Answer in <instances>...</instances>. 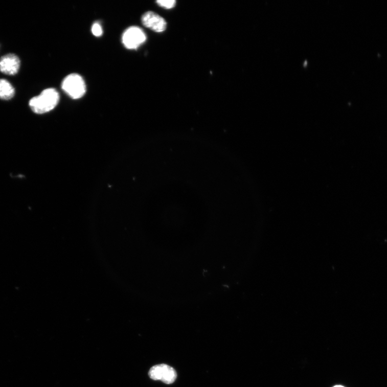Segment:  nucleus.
Listing matches in <instances>:
<instances>
[{
    "mask_svg": "<svg viewBox=\"0 0 387 387\" xmlns=\"http://www.w3.org/2000/svg\"><path fill=\"white\" fill-rule=\"evenodd\" d=\"M60 100L59 94L53 88L44 90L38 96L31 99L29 106L31 110L37 114H43L53 110Z\"/></svg>",
    "mask_w": 387,
    "mask_h": 387,
    "instance_id": "obj_1",
    "label": "nucleus"
},
{
    "mask_svg": "<svg viewBox=\"0 0 387 387\" xmlns=\"http://www.w3.org/2000/svg\"><path fill=\"white\" fill-rule=\"evenodd\" d=\"M62 90L72 99H79L86 92V83L78 74L72 73L66 77L61 83Z\"/></svg>",
    "mask_w": 387,
    "mask_h": 387,
    "instance_id": "obj_2",
    "label": "nucleus"
},
{
    "mask_svg": "<svg viewBox=\"0 0 387 387\" xmlns=\"http://www.w3.org/2000/svg\"><path fill=\"white\" fill-rule=\"evenodd\" d=\"M147 39L142 29L132 26L125 30L122 36L124 46L129 50H137Z\"/></svg>",
    "mask_w": 387,
    "mask_h": 387,
    "instance_id": "obj_3",
    "label": "nucleus"
},
{
    "mask_svg": "<svg viewBox=\"0 0 387 387\" xmlns=\"http://www.w3.org/2000/svg\"><path fill=\"white\" fill-rule=\"evenodd\" d=\"M150 378L153 380H161L166 384L174 383L177 378V373L171 366L166 364L153 366L149 371Z\"/></svg>",
    "mask_w": 387,
    "mask_h": 387,
    "instance_id": "obj_4",
    "label": "nucleus"
},
{
    "mask_svg": "<svg viewBox=\"0 0 387 387\" xmlns=\"http://www.w3.org/2000/svg\"><path fill=\"white\" fill-rule=\"evenodd\" d=\"M142 24L155 33H163L167 28L166 20L161 16L153 12L144 13L142 17Z\"/></svg>",
    "mask_w": 387,
    "mask_h": 387,
    "instance_id": "obj_5",
    "label": "nucleus"
},
{
    "mask_svg": "<svg viewBox=\"0 0 387 387\" xmlns=\"http://www.w3.org/2000/svg\"><path fill=\"white\" fill-rule=\"evenodd\" d=\"M20 62L14 54H8L0 59V71L8 75H15L18 73Z\"/></svg>",
    "mask_w": 387,
    "mask_h": 387,
    "instance_id": "obj_6",
    "label": "nucleus"
},
{
    "mask_svg": "<svg viewBox=\"0 0 387 387\" xmlns=\"http://www.w3.org/2000/svg\"><path fill=\"white\" fill-rule=\"evenodd\" d=\"M15 89L11 83L5 79H0V99L10 100L13 98Z\"/></svg>",
    "mask_w": 387,
    "mask_h": 387,
    "instance_id": "obj_7",
    "label": "nucleus"
},
{
    "mask_svg": "<svg viewBox=\"0 0 387 387\" xmlns=\"http://www.w3.org/2000/svg\"><path fill=\"white\" fill-rule=\"evenodd\" d=\"M156 3L162 8L169 9L175 7L176 2L175 0H158Z\"/></svg>",
    "mask_w": 387,
    "mask_h": 387,
    "instance_id": "obj_8",
    "label": "nucleus"
},
{
    "mask_svg": "<svg viewBox=\"0 0 387 387\" xmlns=\"http://www.w3.org/2000/svg\"><path fill=\"white\" fill-rule=\"evenodd\" d=\"M92 32L96 37H99L102 35L103 30L100 24L94 23L92 27Z\"/></svg>",
    "mask_w": 387,
    "mask_h": 387,
    "instance_id": "obj_9",
    "label": "nucleus"
},
{
    "mask_svg": "<svg viewBox=\"0 0 387 387\" xmlns=\"http://www.w3.org/2000/svg\"><path fill=\"white\" fill-rule=\"evenodd\" d=\"M333 387H345V386H342V385H336V386H334Z\"/></svg>",
    "mask_w": 387,
    "mask_h": 387,
    "instance_id": "obj_10",
    "label": "nucleus"
}]
</instances>
